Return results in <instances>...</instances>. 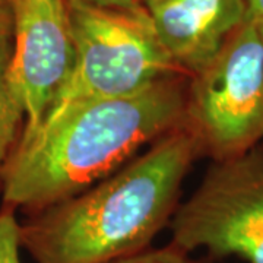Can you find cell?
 I'll use <instances>...</instances> for the list:
<instances>
[{
	"label": "cell",
	"mask_w": 263,
	"mask_h": 263,
	"mask_svg": "<svg viewBox=\"0 0 263 263\" xmlns=\"http://www.w3.org/2000/svg\"><path fill=\"white\" fill-rule=\"evenodd\" d=\"M186 78L167 76L135 94L84 104L41 123L19 139L2 171L6 208L37 212L75 196L181 126Z\"/></svg>",
	"instance_id": "1"
},
{
	"label": "cell",
	"mask_w": 263,
	"mask_h": 263,
	"mask_svg": "<svg viewBox=\"0 0 263 263\" xmlns=\"http://www.w3.org/2000/svg\"><path fill=\"white\" fill-rule=\"evenodd\" d=\"M200 155L181 124L91 187L37 211L21 226V245L37 263H110L143 252L171 221Z\"/></svg>",
	"instance_id": "2"
},
{
	"label": "cell",
	"mask_w": 263,
	"mask_h": 263,
	"mask_svg": "<svg viewBox=\"0 0 263 263\" xmlns=\"http://www.w3.org/2000/svg\"><path fill=\"white\" fill-rule=\"evenodd\" d=\"M67 5L75 65L41 123L53 122L84 104L135 94L162 78L181 73L143 5Z\"/></svg>",
	"instance_id": "3"
},
{
	"label": "cell",
	"mask_w": 263,
	"mask_h": 263,
	"mask_svg": "<svg viewBox=\"0 0 263 263\" xmlns=\"http://www.w3.org/2000/svg\"><path fill=\"white\" fill-rule=\"evenodd\" d=\"M183 126L214 162L263 139V37L247 16L209 63L189 76Z\"/></svg>",
	"instance_id": "4"
},
{
	"label": "cell",
	"mask_w": 263,
	"mask_h": 263,
	"mask_svg": "<svg viewBox=\"0 0 263 263\" xmlns=\"http://www.w3.org/2000/svg\"><path fill=\"white\" fill-rule=\"evenodd\" d=\"M173 245L187 253L263 263V146L216 161L196 192L171 218Z\"/></svg>",
	"instance_id": "5"
},
{
	"label": "cell",
	"mask_w": 263,
	"mask_h": 263,
	"mask_svg": "<svg viewBox=\"0 0 263 263\" xmlns=\"http://www.w3.org/2000/svg\"><path fill=\"white\" fill-rule=\"evenodd\" d=\"M8 82L25 114L21 139L37 130L75 65L67 0H10Z\"/></svg>",
	"instance_id": "6"
},
{
	"label": "cell",
	"mask_w": 263,
	"mask_h": 263,
	"mask_svg": "<svg viewBox=\"0 0 263 263\" xmlns=\"http://www.w3.org/2000/svg\"><path fill=\"white\" fill-rule=\"evenodd\" d=\"M170 59L193 76L247 19L246 0H143Z\"/></svg>",
	"instance_id": "7"
},
{
	"label": "cell",
	"mask_w": 263,
	"mask_h": 263,
	"mask_svg": "<svg viewBox=\"0 0 263 263\" xmlns=\"http://www.w3.org/2000/svg\"><path fill=\"white\" fill-rule=\"evenodd\" d=\"M12 41L0 47V174L12 154L19 126L25 117L22 107L10 89L8 82Z\"/></svg>",
	"instance_id": "8"
},
{
	"label": "cell",
	"mask_w": 263,
	"mask_h": 263,
	"mask_svg": "<svg viewBox=\"0 0 263 263\" xmlns=\"http://www.w3.org/2000/svg\"><path fill=\"white\" fill-rule=\"evenodd\" d=\"M21 226L13 209L0 211V263H21Z\"/></svg>",
	"instance_id": "9"
},
{
	"label": "cell",
	"mask_w": 263,
	"mask_h": 263,
	"mask_svg": "<svg viewBox=\"0 0 263 263\" xmlns=\"http://www.w3.org/2000/svg\"><path fill=\"white\" fill-rule=\"evenodd\" d=\"M110 263H211L206 260H196L189 257L186 250L180 249L173 243L164 249H155V250H143L136 254H132L127 257H123L119 260Z\"/></svg>",
	"instance_id": "10"
},
{
	"label": "cell",
	"mask_w": 263,
	"mask_h": 263,
	"mask_svg": "<svg viewBox=\"0 0 263 263\" xmlns=\"http://www.w3.org/2000/svg\"><path fill=\"white\" fill-rule=\"evenodd\" d=\"M13 35V18L10 0H0V47L12 41Z\"/></svg>",
	"instance_id": "11"
},
{
	"label": "cell",
	"mask_w": 263,
	"mask_h": 263,
	"mask_svg": "<svg viewBox=\"0 0 263 263\" xmlns=\"http://www.w3.org/2000/svg\"><path fill=\"white\" fill-rule=\"evenodd\" d=\"M67 2L101 6V8H132V6L143 5V0H67Z\"/></svg>",
	"instance_id": "12"
},
{
	"label": "cell",
	"mask_w": 263,
	"mask_h": 263,
	"mask_svg": "<svg viewBox=\"0 0 263 263\" xmlns=\"http://www.w3.org/2000/svg\"><path fill=\"white\" fill-rule=\"evenodd\" d=\"M247 16L256 24L263 25V0H246Z\"/></svg>",
	"instance_id": "13"
},
{
	"label": "cell",
	"mask_w": 263,
	"mask_h": 263,
	"mask_svg": "<svg viewBox=\"0 0 263 263\" xmlns=\"http://www.w3.org/2000/svg\"><path fill=\"white\" fill-rule=\"evenodd\" d=\"M260 27V29H262V37H263V25H259Z\"/></svg>",
	"instance_id": "14"
}]
</instances>
